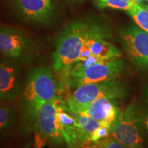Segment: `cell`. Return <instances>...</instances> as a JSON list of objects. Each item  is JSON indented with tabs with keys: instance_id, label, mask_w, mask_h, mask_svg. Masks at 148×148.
<instances>
[{
	"instance_id": "obj_1",
	"label": "cell",
	"mask_w": 148,
	"mask_h": 148,
	"mask_svg": "<svg viewBox=\"0 0 148 148\" xmlns=\"http://www.w3.org/2000/svg\"><path fill=\"white\" fill-rule=\"evenodd\" d=\"M60 84L49 66H38L29 71L21 97L22 125L26 132L34 130L36 115L46 103L56 99Z\"/></svg>"
},
{
	"instance_id": "obj_2",
	"label": "cell",
	"mask_w": 148,
	"mask_h": 148,
	"mask_svg": "<svg viewBox=\"0 0 148 148\" xmlns=\"http://www.w3.org/2000/svg\"><path fill=\"white\" fill-rule=\"evenodd\" d=\"M100 27L97 24L82 19L68 24L56 40L52 55L53 69L59 73L75 63L86 40Z\"/></svg>"
},
{
	"instance_id": "obj_3",
	"label": "cell",
	"mask_w": 148,
	"mask_h": 148,
	"mask_svg": "<svg viewBox=\"0 0 148 148\" xmlns=\"http://www.w3.org/2000/svg\"><path fill=\"white\" fill-rule=\"evenodd\" d=\"M124 64L121 59L104 61L82 69L69 68L59 72L60 90H73L81 85L116 80L121 75Z\"/></svg>"
},
{
	"instance_id": "obj_4",
	"label": "cell",
	"mask_w": 148,
	"mask_h": 148,
	"mask_svg": "<svg viewBox=\"0 0 148 148\" xmlns=\"http://www.w3.org/2000/svg\"><path fill=\"white\" fill-rule=\"evenodd\" d=\"M126 95L123 83L116 80L90 83L77 86L66 95L65 102L73 114L82 112L90 103L100 97L122 99Z\"/></svg>"
},
{
	"instance_id": "obj_5",
	"label": "cell",
	"mask_w": 148,
	"mask_h": 148,
	"mask_svg": "<svg viewBox=\"0 0 148 148\" xmlns=\"http://www.w3.org/2000/svg\"><path fill=\"white\" fill-rule=\"evenodd\" d=\"M141 122L142 115L138 106L130 103L121 111L112 126L110 135L127 148H143Z\"/></svg>"
},
{
	"instance_id": "obj_6",
	"label": "cell",
	"mask_w": 148,
	"mask_h": 148,
	"mask_svg": "<svg viewBox=\"0 0 148 148\" xmlns=\"http://www.w3.org/2000/svg\"><path fill=\"white\" fill-rule=\"evenodd\" d=\"M36 50V43L25 32L14 27L0 25V52L5 56L26 61Z\"/></svg>"
},
{
	"instance_id": "obj_7",
	"label": "cell",
	"mask_w": 148,
	"mask_h": 148,
	"mask_svg": "<svg viewBox=\"0 0 148 148\" xmlns=\"http://www.w3.org/2000/svg\"><path fill=\"white\" fill-rule=\"evenodd\" d=\"M59 96L56 99L45 103L36 115L34 130L36 143L42 147L45 142L58 145L64 141L57 120Z\"/></svg>"
},
{
	"instance_id": "obj_8",
	"label": "cell",
	"mask_w": 148,
	"mask_h": 148,
	"mask_svg": "<svg viewBox=\"0 0 148 148\" xmlns=\"http://www.w3.org/2000/svg\"><path fill=\"white\" fill-rule=\"evenodd\" d=\"M122 47L132 63L138 69L148 70V34L138 25H131L120 32Z\"/></svg>"
},
{
	"instance_id": "obj_9",
	"label": "cell",
	"mask_w": 148,
	"mask_h": 148,
	"mask_svg": "<svg viewBox=\"0 0 148 148\" xmlns=\"http://www.w3.org/2000/svg\"><path fill=\"white\" fill-rule=\"evenodd\" d=\"M20 66L10 59L0 60V103L16 99L22 87Z\"/></svg>"
},
{
	"instance_id": "obj_10",
	"label": "cell",
	"mask_w": 148,
	"mask_h": 148,
	"mask_svg": "<svg viewBox=\"0 0 148 148\" xmlns=\"http://www.w3.org/2000/svg\"><path fill=\"white\" fill-rule=\"evenodd\" d=\"M15 3L20 15L30 22L47 23L54 14L51 0H16Z\"/></svg>"
},
{
	"instance_id": "obj_11",
	"label": "cell",
	"mask_w": 148,
	"mask_h": 148,
	"mask_svg": "<svg viewBox=\"0 0 148 148\" xmlns=\"http://www.w3.org/2000/svg\"><path fill=\"white\" fill-rule=\"evenodd\" d=\"M117 99L100 97L94 100L82 112L97 121L112 127L121 112Z\"/></svg>"
},
{
	"instance_id": "obj_12",
	"label": "cell",
	"mask_w": 148,
	"mask_h": 148,
	"mask_svg": "<svg viewBox=\"0 0 148 148\" xmlns=\"http://www.w3.org/2000/svg\"><path fill=\"white\" fill-rule=\"evenodd\" d=\"M108 32L102 27L92 34L86 41L85 45L90 49L92 55L104 60H112L121 57V52L116 46L106 40Z\"/></svg>"
},
{
	"instance_id": "obj_13",
	"label": "cell",
	"mask_w": 148,
	"mask_h": 148,
	"mask_svg": "<svg viewBox=\"0 0 148 148\" xmlns=\"http://www.w3.org/2000/svg\"><path fill=\"white\" fill-rule=\"evenodd\" d=\"M57 120L64 142H65L68 147L71 148L78 140L75 127V119L73 114L68 108L65 101L60 95H59Z\"/></svg>"
},
{
	"instance_id": "obj_14",
	"label": "cell",
	"mask_w": 148,
	"mask_h": 148,
	"mask_svg": "<svg viewBox=\"0 0 148 148\" xmlns=\"http://www.w3.org/2000/svg\"><path fill=\"white\" fill-rule=\"evenodd\" d=\"M73 115L75 119L77 137L81 142L90 141V136L94 131L99 127L104 125V123L97 121L84 112L73 114Z\"/></svg>"
},
{
	"instance_id": "obj_15",
	"label": "cell",
	"mask_w": 148,
	"mask_h": 148,
	"mask_svg": "<svg viewBox=\"0 0 148 148\" xmlns=\"http://www.w3.org/2000/svg\"><path fill=\"white\" fill-rule=\"evenodd\" d=\"M140 28L148 34V10L143 5H134L127 11Z\"/></svg>"
},
{
	"instance_id": "obj_16",
	"label": "cell",
	"mask_w": 148,
	"mask_h": 148,
	"mask_svg": "<svg viewBox=\"0 0 148 148\" xmlns=\"http://www.w3.org/2000/svg\"><path fill=\"white\" fill-rule=\"evenodd\" d=\"M95 3L99 8H114L129 10L134 5L130 0H95Z\"/></svg>"
},
{
	"instance_id": "obj_17",
	"label": "cell",
	"mask_w": 148,
	"mask_h": 148,
	"mask_svg": "<svg viewBox=\"0 0 148 148\" xmlns=\"http://www.w3.org/2000/svg\"><path fill=\"white\" fill-rule=\"evenodd\" d=\"M14 119V111L10 106H0V133L8 129L12 125Z\"/></svg>"
},
{
	"instance_id": "obj_18",
	"label": "cell",
	"mask_w": 148,
	"mask_h": 148,
	"mask_svg": "<svg viewBox=\"0 0 148 148\" xmlns=\"http://www.w3.org/2000/svg\"><path fill=\"white\" fill-rule=\"evenodd\" d=\"M111 128L112 127L106 124L99 127L90 136V140L95 142L108 138V136L111 134Z\"/></svg>"
},
{
	"instance_id": "obj_19",
	"label": "cell",
	"mask_w": 148,
	"mask_h": 148,
	"mask_svg": "<svg viewBox=\"0 0 148 148\" xmlns=\"http://www.w3.org/2000/svg\"><path fill=\"white\" fill-rule=\"evenodd\" d=\"M101 148H127L123 144L120 143L119 140L115 138H106L104 139L98 140Z\"/></svg>"
},
{
	"instance_id": "obj_20",
	"label": "cell",
	"mask_w": 148,
	"mask_h": 148,
	"mask_svg": "<svg viewBox=\"0 0 148 148\" xmlns=\"http://www.w3.org/2000/svg\"><path fill=\"white\" fill-rule=\"evenodd\" d=\"M71 148H101L98 141H86L81 142L79 140L74 144Z\"/></svg>"
},
{
	"instance_id": "obj_21",
	"label": "cell",
	"mask_w": 148,
	"mask_h": 148,
	"mask_svg": "<svg viewBox=\"0 0 148 148\" xmlns=\"http://www.w3.org/2000/svg\"><path fill=\"white\" fill-rule=\"evenodd\" d=\"M92 53L90 52V49H88V47L87 46H86L84 45V47H83L82 51H81V53H80V55H79V59L78 60H84L85 59H86L88 58V57H89L90 56H91Z\"/></svg>"
},
{
	"instance_id": "obj_22",
	"label": "cell",
	"mask_w": 148,
	"mask_h": 148,
	"mask_svg": "<svg viewBox=\"0 0 148 148\" xmlns=\"http://www.w3.org/2000/svg\"><path fill=\"white\" fill-rule=\"evenodd\" d=\"M145 0H130L133 5H142L143 4V1Z\"/></svg>"
},
{
	"instance_id": "obj_23",
	"label": "cell",
	"mask_w": 148,
	"mask_h": 148,
	"mask_svg": "<svg viewBox=\"0 0 148 148\" xmlns=\"http://www.w3.org/2000/svg\"><path fill=\"white\" fill-rule=\"evenodd\" d=\"M32 147V141H29L23 146V148H31Z\"/></svg>"
},
{
	"instance_id": "obj_24",
	"label": "cell",
	"mask_w": 148,
	"mask_h": 148,
	"mask_svg": "<svg viewBox=\"0 0 148 148\" xmlns=\"http://www.w3.org/2000/svg\"><path fill=\"white\" fill-rule=\"evenodd\" d=\"M143 6H144V7H145V8H147V10H148V3H147V5H143Z\"/></svg>"
},
{
	"instance_id": "obj_25",
	"label": "cell",
	"mask_w": 148,
	"mask_h": 148,
	"mask_svg": "<svg viewBox=\"0 0 148 148\" xmlns=\"http://www.w3.org/2000/svg\"><path fill=\"white\" fill-rule=\"evenodd\" d=\"M146 95H147V99H148V88L147 89V90H146Z\"/></svg>"
},
{
	"instance_id": "obj_26",
	"label": "cell",
	"mask_w": 148,
	"mask_h": 148,
	"mask_svg": "<svg viewBox=\"0 0 148 148\" xmlns=\"http://www.w3.org/2000/svg\"><path fill=\"white\" fill-rule=\"evenodd\" d=\"M69 1H80V0H69Z\"/></svg>"
},
{
	"instance_id": "obj_27",
	"label": "cell",
	"mask_w": 148,
	"mask_h": 148,
	"mask_svg": "<svg viewBox=\"0 0 148 148\" xmlns=\"http://www.w3.org/2000/svg\"><path fill=\"white\" fill-rule=\"evenodd\" d=\"M34 148H37V146L36 145V144H34Z\"/></svg>"
},
{
	"instance_id": "obj_28",
	"label": "cell",
	"mask_w": 148,
	"mask_h": 148,
	"mask_svg": "<svg viewBox=\"0 0 148 148\" xmlns=\"http://www.w3.org/2000/svg\"><path fill=\"white\" fill-rule=\"evenodd\" d=\"M147 129H148V119H147Z\"/></svg>"
},
{
	"instance_id": "obj_29",
	"label": "cell",
	"mask_w": 148,
	"mask_h": 148,
	"mask_svg": "<svg viewBox=\"0 0 148 148\" xmlns=\"http://www.w3.org/2000/svg\"><path fill=\"white\" fill-rule=\"evenodd\" d=\"M145 1H148V0H145Z\"/></svg>"
}]
</instances>
